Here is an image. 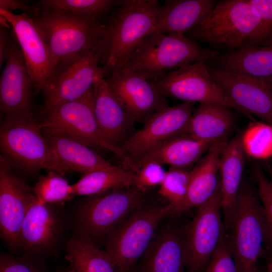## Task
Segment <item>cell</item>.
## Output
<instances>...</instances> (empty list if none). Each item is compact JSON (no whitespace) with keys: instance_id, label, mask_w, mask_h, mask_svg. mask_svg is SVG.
<instances>
[{"instance_id":"cell-1","label":"cell","mask_w":272,"mask_h":272,"mask_svg":"<svg viewBox=\"0 0 272 272\" xmlns=\"http://www.w3.org/2000/svg\"><path fill=\"white\" fill-rule=\"evenodd\" d=\"M186 34L195 41L225 45L228 51L244 44L262 45L272 42V36L246 0L217 1L207 18Z\"/></svg>"},{"instance_id":"cell-2","label":"cell","mask_w":272,"mask_h":272,"mask_svg":"<svg viewBox=\"0 0 272 272\" xmlns=\"http://www.w3.org/2000/svg\"><path fill=\"white\" fill-rule=\"evenodd\" d=\"M106 25L101 62L104 78L123 68L138 46L153 31L161 7L157 0L123 1Z\"/></svg>"},{"instance_id":"cell-3","label":"cell","mask_w":272,"mask_h":272,"mask_svg":"<svg viewBox=\"0 0 272 272\" xmlns=\"http://www.w3.org/2000/svg\"><path fill=\"white\" fill-rule=\"evenodd\" d=\"M133 186L85 196L73 216L76 237L100 248L126 217L146 200Z\"/></svg>"},{"instance_id":"cell-4","label":"cell","mask_w":272,"mask_h":272,"mask_svg":"<svg viewBox=\"0 0 272 272\" xmlns=\"http://www.w3.org/2000/svg\"><path fill=\"white\" fill-rule=\"evenodd\" d=\"M219 52L201 46L184 34L152 32L138 46L122 69L135 72L148 81L200 60L215 58Z\"/></svg>"},{"instance_id":"cell-5","label":"cell","mask_w":272,"mask_h":272,"mask_svg":"<svg viewBox=\"0 0 272 272\" xmlns=\"http://www.w3.org/2000/svg\"><path fill=\"white\" fill-rule=\"evenodd\" d=\"M31 17L48 46L51 70L60 60L103 44L106 24L97 17L43 9Z\"/></svg>"},{"instance_id":"cell-6","label":"cell","mask_w":272,"mask_h":272,"mask_svg":"<svg viewBox=\"0 0 272 272\" xmlns=\"http://www.w3.org/2000/svg\"><path fill=\"white\" fill-rule=\"evenodd\" d=\"M173 213L167 205L145 201L132 211L114 231L104 248L113 261L116 272H132L157 232L160 222Z\"/></svg>"},{"instance_id":"cell-7","label":"cell","mask_w":272,"mask_h":272,"mask_svg":"<svg viewBox=\"0 0 272 272\" xmlns=\"http://www.w3.org/2000/svg\"><path fill=\"white\" fill-rule=\"evenodd\" d=\"M94 88L83 97L64 102L40 112L39 123L43 133H58L69 137L88 147L98 146L110 151L125 164L126 169L135 173L134 163L120 148L108 144L104 139L93 110Z\"/></svg>"},{"instance_id":"cell-8","label":"cell","mask_w":272,"mask_h":272,"mask_svg":"<svg viewBox=\"0 0 272 272\" xmlns=\"http://www.w3.org/2000/svg\"><path fill=\"white\" fill-rule=\"evenodd\" d=\"M0 146L10 161L27 171L45 169L61 175L68 172L32 115L6 118L1 126Z\"/></svg>"},{"instance_id":"cell-9","label":"cell","mask_w":272,"mask_h":272,"mask_svg":"<svg viewBox=\"0 0 272 272\" xmlns=\"http://www.w3.org/2000/svg\"><path fill=\"white\" fill-rule=\"evenodd\" d=\"M228 235L239 272H254L263 253L265 224L261 204L252 188L242 183Z\"/></svg>"},{"instance_id":"cell-10","label":"cell","mask_w":272,"mask_h":272,"mask_svg":"<svg viewBox=\"0 0 272 272\" xmlns=\"http://www.w3.org/2000/svg\"><path fill=\"white\" fill-rule=\"evenodd\" d=\"M103 44L59 61L52 69L42 91L44 102L40 112L58 104L83 97L94 88L102 73L99 66Z\"/></svg>"},{"instance_id":"cell-11","label":"cell","mask_w":272,"mask_h":272,"mask_svg":"<svg viewBox=\"0 0 272 272\" xmlns=\"http://www.w3.org/2000/svg\"><path fill=\"white\" fill-rule=\"evenodd\" d=\"M197 208L193 219L181 232L186 272H202L226 234L220 181L214 194Z\"/></svg>"},{"instance_id":"cell-12","label":"cell","mask_w":272,"mask_h":272,"mask_svg":"<svg viewBox=\"0 0 272 272\" xmlns=\"http://www.w3.org/2000/svg\"><path fill=\"white\" fill-rule=\"evenodd\" d=\"M206 62L198 61L169 72L156 80L149 81L166 97L226 106L244 115L214 81Z\"/></svg>"},{"instance_id":"cell-13","label":"cell","mask_w":272,"mask_h":272,"mask_svg":"<svg viewBox=\"0 0 272 272\" xmlns=\"http://www.w3.org/2000/svg\"><path fill=\"white\" fill-rule=\"evenodd\" d=\"M36 200L32 188L14 172L10 161L1 155V235L12 252L20 251L22 226L30 208Z\"/></svg>"},{"instance_id":"cell-14","label":"cell","mask_w":272,"mask_h":272,"mask_svg":"<svg viewBox=\"0 0 272 272\" xmlns=\"http://www.w3.org/2000/svg\"><path fill=\"white\" fill-rule=\"evenodd\" d=\"M195 109L194 103H183L163 108L152 115L121 148L134 163L160 144L185 133Z\"/></svg>"},{"instance_id":"cell-15","label":"cell","mask_w":272,"mask_h":272,"mask_svg":"<svg viewBox=\"0 0 272 272\" xmlns=\"http://www.w3.org/2000/svg\"><path fill=\"white\" fill-rule=\"evenodd\" d=\"M105 80L110 92L136 122L144 123L152 115L169 106L167 97L135 72L115 70Z\"/></svg>"},{"instance_id":"cell-16","label":"cell","mask_w":272,"mask_h":272,"mask_svg":"<svg viewBox=\"0 0 272 272\" xmlns=\"http://www.w3.org/2000/svg\"><path fill=\"white\" fill-rule=\"evenodd\" d=\"M218 86L230 99L253 120L252 115L272 125V81L255 79L208 67Z\"/></svg>"},{"instance_id":"cell-17","label":"cell","mask_w":272,"mask_h":272,"mask_svg":"<svg viewBox=\"0 0 272 272\" xmlns=\"http://www.w3.org/2000/svg\"><path fill=\"white\" fill-rule=\"evenodd\" d=\"M65 226L58 207L40 203L37 199L22 226L20 251L42 257L53 254L60 243Z\"/></svg>"},{"instance_id":"cell-18","label":"cell","mask_w":272,"mask_h":272,"mask_svg":"<svg viewBox=\"0 0 272 272\" xmlns=\"http://www.w3.org/2000/svg\"><path fill=\"white\" fill-rule=\"evenodd\" d=\"M32 81L14 33L10 55L0 81V109L6 118L32 116Z\"/></svg>"},{"instance_id":"cell-19","label":"cell","mask_w":272,"mask_h":272,"mask_svg":"<svg viewBox=\"0 0 272 272\" xmlns=\"http://www.w3.org/2000/svg\"><path fill=\"white\" fill-rule=\"evenodd\" d=\"M13 28L21 48L35 91H42L51 71L49 49L39 28L29 14H16L0 9Z\"/></svg>"},{"instance_id":"cell-20","label":"cell","mask_w":272,"mask_h":272,"mask_svg":"<svg viewBox=\"0 0 272 272\" xmlns=\"http://www.w3.org/2000/svg\"><path fill=\"white\" fill-rule=\"evenodd\" d=\"M93 110L104 139L115 147L121 149L138 130L136 121L110 92L103 72L94 82Z\"/></svg>"},{"instance_id":"cell-21","label":"cell","mask_w":272,"mask_h":272,"mask_svg":"<svg viewBox=\"0 0 272 272\" xmlns=\"http://www.w3.org/2000/svg\"><path fill=\"white\" fill-rule=\"evenodd\" d=\"M136 272H186L182 232L172 226L157 232Z\"/></svg>"},{"instance_id":"cell-22","label":"cell","mask_w":272,"mask_h":272,"mask_svg":"<svg viewBox=\"0 0 272 272\" xmlns=\"http://www.w3.org/2000/svg\"><path fill=\"white\" fill-rule=\"evenodd\" d=\"M245 156L241 144L240 135L227 142L222 152L219 181L225 232L229 231L234 214L242 184Z\"/></svg>"},{"instance_id":"cell-23","label":"cell","mask_w":272,"mask_h":272,"mask_svg":"<svg viewBox=\"0 0 272 272\" xmlns=\"http://www.w3.org/2000/svg\"><path fill=\"white\" fill-rule=\"evenodd\" d=\"M215 143L183 133L154 148L135 162V166L138 171L145 164L155 162L170 167L186 169L196 163Z\"/></svg>"},{"instance_id":"cell-24","label":"cell","mask_w":272,"mask_h":272,"mask_svg":"<svg viewBox=\"0 0 272 272\" xmlns=\"http://www.w3.org/2000/svg\"><path fill=\"white\" fill-rule=\"evenodd\" d=\"M216 2L214 0L166 1L160 7L153 32L187 33L207 18Z\"/></svg>"},{"instance_id":"cell-25","label":"cell","mask_w":272,"mask_h":272,"mask_svg":"<svg viewBox=\"0 0 272 272\" xmlns=\"http://www.w3.org/2000/svg\"><path fill=\"white\" fill-rule=\"evenodd\" d=\"M217 68L255 79L272 81V42L262 45L244 44L219 55Z\"/></svg>"},{"instance_id":"cell-26","label":"cell","mask_w":272,"mask_h":272,"mask_svg":"<svg viewBox=\"0 0 272 272\" xmlns=\"http://www.w3.org/2000/svg\"><path fill=\"white\" fill-rule=\"evenodd\" d=\"M227 142V140L216 142L190 171L185 211L201 205L217 189L220 158Z\"/></svg>"},{"instance_id":"cell-27","label":"cell","mask_w":272,"mask_h":272,"mask_svg":"<svg viewBox=\"0 0 272 272\" xmlns=\"http://www.w3.org/2000/svg\"><path fill=\"white\" fill-rule=\"evenodd\" d=\"M234 124L231 108L199 103L195 108L185 133L200 140L216 142L227 140Z\"/></svg>"},{"instance_id":"cell-28","label":"cell","mask_w":272,"mask_h":272,"mask_svg":"<svg viewBox=\"0 0 272 272\" xmlns=\"http://www.w3.org/2000/svg\"><path fill=\"white\" fill-rule=\"evenodd\" d=\"M43 134L68 172L84 174L112 165L89 147L69 137L58 133Z\"/></svg>"},{"instance_id":"cell-29","label":"cell","mask_w":272,"mask_h":272,"mask_svg":"<svg viewBox=\"0 0 272 272\" xmlns=\"http://www.w3.org/2000/svg\"><path fill=\"white\" fill-rule=\"evenodd\" d=\"M135 173L112 165L83 174L72 184L74 196H90L133 186Z\"/></svg>"},{"instance_id":"cell-30","label":"cell","mask_w":272,"mask_h":272,"mask_svg":"<svg viewBox=\"0 0 272 272\" xmlns=\"http://www.w3.org/2000/svg\"><path fill=\"white\" fill-rule=\"evenodd\" d=\"M67 272H116L113 260L105 250L76 237L65 244Z\"/></svg>"},{"instance_id":"cell-31","label":"cell","mask_w":272,"mask_h":272,"mask_svg":"<svg viewBox=\"0 0 272 272\" xmlns=\"http://www.w3.org/2000/svg\"><path fill=\"white\" fill-rule=\"evenodd\" d=\"M240 142L245 155L255 160H267L272 156V125L252 120L240 135Z\"/></svg>"},{"instance_id":"cell-32","label":"cell","mask_w":272,"mask_h":272,"mask_svg":"<svg viewBox=\"0 0 272 272\" xmlns=\"http://www.w3.org/2000/svg\"><path fill=\"white\" fill-rule=\"evenodd\" d=\"M62 175L51 170L39 177L32 188L39 203L59 207L75 196L72 184Z\"/></svg>"},{"instance_id":"cell-33","label":"cell","mask_w":272,"mask_h":272,"mask_svg":"<svg viewBox=\"0 0 272 272\" xmlns=\"http://www.w3.org/2000/svg\"><path fill=\"white\" fill-rule=\"evenodd\" d=\"M190 171L170 167L159 187L158 194L172 207L174 214L185 211Z\"/></svg>"},{"instance_id":"cell-34","label":"cell","mask_w":272,"mask_h":272,"mask_svg":"<svg viewBox=\"0 0 272 272\" xmlns=\"http://www.w3.org/2000/svg\"><path fill=\"white\" fill-rule=\"evenodd\" d=\"M123 1L111 0H42L36 5L43 9L61 10L100 17Z\"/></svg>"},{"instance_id":"cell-35","label":"cell","mask_w":272,"mask_h":272,"mask_svg":"<svg viewBox=\"0 0 272 272\" xmlns=\"http://www.w3.org/2000/svg\"><path fill=\"white\" fill-rule=\"evenodd\" d=\"M253 173L257 185V193L261 202L265 224V243L267 249L272 253V186L265 177L260 165L253 166Z\"/></svg>"},{"instance_id":"cell-36","label":"cell","mask_w":272,"mask_h":272,"mask_svg":"<svg viewBox=\"0 0 272 272\" xmlns=\"http://www.w3.org/2000/svg\"><path fill=\"white\" fill-rule=\"evenodd\" d=\"M43 257L27 253L19 256L1 253L0 272H47Z\"/></svg>"},{"instance_id":"cell-37","label":"cell","mask_w":272,"mask_h":272,"mask_svg":"<svg viewBox=\"0 0 272 272\" xmlns=\"http://www.w3.org/2000/svg\"><path fill=\"white\" fill-rule=\"evenodd\" d=\"M202 272H239L226 234Z\"/></svg>"},{"instance_id":"cell-38","label":"cell","mask_w":272,"mask_h":272,"mask_svg":"<svg viewBox=\"0 0 272 272\" xmlns=\"http://www.w3.org/2000/svg\"><path fill=\"white\" fill-rule=\"evenodd\" d=\"M167 171L163 165L155 162L143 165L135 174L133 186L143 192L157 186L163 181Z\"/></svg>"},{"instance_id":"cell-39","label":"cell","mask_w":272,"mask_h":272,"mask_svg":"<svg viewBox=\"0 0 272 272\" xmlns=\"http://www.w3.org/2000/svg\"><path fill=\"white\" fill-rule=\"evenodd\" d=\"M258 14L263 25L272 36V0H246Z\"/></svg>"},{"instance_id":"cell-40","label":"cell","mask_w":272,"mask_h":272,"mask_svg":"<svg viewBox=\"0 0 272 272\" xmlns=\"http://www.w3.org/2000/svg\"><path fill=\"white\" fill-rule=\"evenodd\" d=\"M0 9L11 12L14 10H20L31 16L38 15L41 8L37 5H31L17 0H1Z\"/></svg>"},{"instance_id":"cell-41","label":"cell","mask_w":272,"mask_h":272,"mask_svg":"<svg viewBox=\"0 0 272 272\" xmlns=\"http://www.w3.org/2000/svg\"><path fill=\"white\" fill-rule=\"evenodd\" d=\"M8 29L0 27V66L7 61L11 50L13 39L8 32Z\"/></svg>"},{"instance_id":"cell-42","label":"cell","mask_w":272,"mask_h":272,"mask_svg":"<svg viewBox=\"0 0 272 272\" xmlns=\"http://www.w3.org/2000/svg\"><path fill=\"white\" fill-rule=\"evenodd\" d=\"M263 171L267 172L270 177L269 182L272 186V165L266 162H263L262 164L260 165Z\"/></svg>"},{"instance_id":"cell-43","label":"cell","mask_w":272,"mask_h":272,"mask_svg":"<svg viewBox=\"0 0 272 272\" xmlns=\"http://www.w3.org/2000/svg\"><path fill=\"white\" fill-rule=\"evenodd\" d=\"M266 269L267 272H272V253L267 259Z\"/></svg>"},{"instance_id":"cell-44","label":"cell","mask_w":272,"mask_h":272,"mask_svg":"<svg viewBox=\"0 0 272 272\" xmlns=\"http://www.w3.org/2000/svg\"><path fill=\"white\" fill-rule=\"evenodd\" d=\"M54 272H67V271H66V270H64V269H58L56 270Z\"/></svg>"},{"instance_id":"cell-45","label":"cell","mask_w":272,"mask_h":272,"mask_svg":"<svg viewBox=\"0 0 272 272\" xmlns=\"http://www.w3.org/2000/svg\"><path fill=\"white\" fill-rule=\"evenodd\" d=\"M254 272H260V270H259L258 267H257V268L255 269V270Z\"/></svg>"}]
</instances>
